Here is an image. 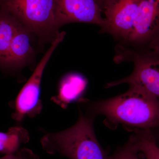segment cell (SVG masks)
<instances>
[{
  "label": "cell",
  "mask_w": 159,
  "mask_h": 159,
  "mask_svg": "<svg viewBox=\"0 0 159 159\" xmlns=\"http://www.w3.org/2000/svg\"><path fill=\"white\" fill-rule=\"evenodd\" d=\"M57 25L61 26L72 23L97 25L103 23L105 0H55Z\"/></svg>",
  "instance_id": "ba28073f"
},
{
  "label": "cell",
  "mask_w": 159,
  "mask_h": 159,
  "mask_svg": "<svg viewBox=\"0 0 159 159\" xmlns=\"http://www.w3.org/2000/svg\"><path fill=\"white\" fill-rule=\"evenodd\" d=\"M129 138L145 159H159V146L151 130H136Z\"/></svg>",
  "instance_id": "4fadbf2b"
},
{
  "label": "cell",
  "mask_w": 159,
  "mask_h": 159,
  "mask_svg": "<svg viewBox=\"0 0 159 159\" xmlns=\"http://www.w3.org/2000/svg\"><path fill=\"white\" fill-rule=\"evenodd\" d=\"M95 116L84 113L78 107L77 122L70 128L57 132L47 133L40 142L50 154H57L69 159H107L94 129Z\"/></svg>",
  "instance_id": "7a4b0ae2"
},
{
  "label": "cell",
  "mask_w": 159,
  "mask_h": 159,
  "mask_svg": "<svg viewBox=\"0 0 159 159\" xmlns=\"http://www.w3.org/2000/svg\"><path fill=\"white\" fill-rule=\"evenodd\" d=\"M0 7L36 35L41 46L53 42L60 33L55 0H0Z\"/></svg>",
  "instance_id": "3957f363"
},
{
  "label": "cell",
  "mask_w": 159,
  "mask_h": 159,
  "mask_svg": "<svg viewBox=\"0 0 159 159\" xmlns=\"http://www.w3.org/2000/svg\"><path fill=\"white\" fill-rule=\"evenodd\" d=\"M126 62L134 65L132 73L127 77L107 83V88L123 84L138 86L159 100V53L148 51L135 54Z\"/></svg>",
  "instance_id": "52a82bcc"
},
{
  "label": "cell",
  "mask_w": 159,
  "mask_h": 159,
  "mask_svg": "<svg viewBox=\"0 0 159 159\" xmlns=\"http://www.w3.org/2000/svg\"><path fill=\"white\" fill-rule=\"evenodd\" d=\"M154 131H157L158 134H153L154 135V137L156 141H159V128L158 129H156V130Z\"/></svg>",
  "instance_id": "e0dca14e"
},
{
  "label": "cell",
  "mask_w": 159,
  "mask_h": 159,
  "mask_svg": "<svg viewBox=\"0 0 159 159\" xmlns=\"http://www.w3.org/2000/svg\"><path fill=\"white\" fill-rule=\"evenodd\" d=\"M138 0H105L104 23L100 32L112 35L117 44L123 43L130 36L133 29Z\"/></svg>",
  "instance_id": "8992f818"
},
{
  "label": "cell",
  "mask_w": 159,
  "mask_h": 159,
  "mask_svg": "<svg viewBox=\"0 0 159 159\" xmlns=\"http://www.w3.org/2000/svg\"><path fill=\"white\" fill-rule=\"evenodd\" d=\"M20 25L10 12L0 7V68L3 70H6L11 41Z\"/></svg>",
  "instance_id": "8fae6325"
},
{
  "label": "cell",
  "mask_w": 159,
  "mask_h": 159,
  "mask_svg": "<svg viewBox=\"0 0 159 159\" xmlns=\"http://www.w3.org/2000/svg\"><path fill=\"white\" fill-rule=\"evenodd\" d=\"M32 34L21 25L20 26L11 41L5 70L16 72L31 62L35 56L31 44Z\"/></svg>",
  "instance_id": "9c48e42d"
},
{
  "label": "cell",
  "mask_w": 159,
  "mask_h": 159,
  "mask_svg": "<svg viewBox=\"0 0 159 159\" xmlns=\"http://www.w3.org/2000/svg\"><path fill=\"white\" fill-rule=\"evenodd\" d=\"M65 35L64 31L60 32L17 97L10 102V107L14 110L11 118L17 123V125H20L26 118H34L41 113L43 105L40 97L41 85L43 74L51 55Z\"/></svg>",
  "instance_id": "5b68a950"
},
{
  "label": "cell",
  "mask_w": 159,
  "mask_h": 159,
  "mask_svg": "<svg viewBox=\"0 0 159 159\" xmlns=\"http://www.w3.org/2000/svg\"><path fill=\"white\" fill-rule=\"evenodd\" d=\"M151 51L159 53V34L152 44Z\"/></svg>",
  "instance_id": "2e32d148"
},
{
  "label": "cell",
  "mask_w": 159,
  "mask_h": 159,
  "mask_svg": "<svg viewBox=\"0 0 159 159\" xmlns=\"http://www.w3.org/2000/svg\"><path fill=\"white\" fill-rule=\"evenodd\" d=\"M0 159H40L39 157L29 148H20L15 153L4 155Z\"/></svg>",
  "instance_id": "9a60e30c"
},
{
  "label": "cell",
  "mask_w": 159,
  "mask_h": 159,
  "mask_svg": "<svg viewBox=\"0 0 159 159\" xmlns=\"http://www.w3.org/2000/svg\"><path fill=\"white\" fill-rule=\"evenodd\" d=\"M88 80L78 73H68L60 80L57 94L51 100L62 108H66L69 104L79 102L83 99L88 85Z\"/></svg>",
  "instance_id": "30bf717a"
},
{
  "label": "cell",
  "mask_w": 159,
  "mask_h": 159,
  "mask_svg": "<svg viewBox=\"0 0 159 159\" xmlns=\"http://www.w3.org/2000/svg\"><path fill=\"white\" fill-rule=\"evenodd\" d=\"M128 90L110 99L90 102L83 99L79 105L88 113L102 115L109 128L122 125L128 130L159 128V100L138 86L129 84Z\"/></svg>",
  "instance_id": "6da1fadb"
},
{
  "label": "cell",
  "mask_w": 159,
  "mask_h": 159,
  "mask_svg": "<svg viewBox=\"0 0 159 159\" xmlns=\"http://www.w3.org/2000/svg\"><path fill=\"white\" fill-rule=\"evenodd\" d=\"M139 153L131 141L129 139L125 145L117 148L107 159H139Z\"/></svg>",
  "instance_id": "5bb4252c"
},
{
  "label": "cell",
  "mask_w": 159,
  "mask_h": 159,
  "mask_svg": "<svg viewBox=\"0 0 159 159\" xmlns=\"http://www.w3.org/2000/svg\"><path fill=\"white\" fill-rule=\"evenodd\" d=\"M159 34V0H138L133 29L123 43L116 46L114 59L122 62L135 54L148 52Z\"/></svg>",
  "instance_id": "277c9868"
},
{
  "label": "cell",
  "mask_w": 159,
  "mask_h": 159,
  "mask_svg": "<svg viewBox=\"0 0 159 159\" xmlns=\"http://www.w3.org/2000/svg\"><path fill=\"white\" fill-rule=\"evenodd\" d=\"M30 139L29 131L20 125L11 127L7 132H0V153H16L22 145L29 142Z\"/></svg>",
  "instance_id": "7c38bea8"
}]
</instances>
